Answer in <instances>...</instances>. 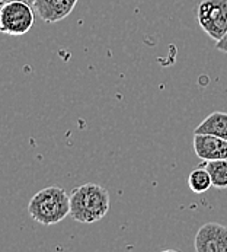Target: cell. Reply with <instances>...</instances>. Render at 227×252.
I'll return each instance as SVG.
<instances>
[{"label": "cell", "mask_w": 227, "mask_h": 252, "mask_svg": "<svg viewBox=\"0 0 227 252\" xmlns=\"http://www.w3.org/2000/svg\"><path fill=\"white\" fill-rule=\"evenodd\" d=\"M197 21L211 39L220 41L227 34V0H202L197 6Z\"/></svg>", "instance_id": "277c9868"}, {"label": "cell", "mask_w": 227, "mask_h": 252, "mask_svg": "<svg viewBox=\"0 0 227 252\" xmlns=\"http://www.w3.org/2000/svg\"><path fill=\"white\" fill-rule=\"evenodd\" d=\"M1 3H7V1H25V3H29L31 6H34L35 0H0Z\"/></svg>", "instance_id": "7c38bea8"}, {"label": "cell", "mask_w": 227, "mask_h": 252, "mask_svg": "<svg viewBox=\"0 0 227 252\" xmlns=\"http://www.w3.org/2000/svg\"><path fill=\"white\" fill-rule=\"evenodd\" d=\"M28 213L42 226H53L70 215V195L61 187H47L31 198Z\"/></svg>", "instance_id": "7a4b0ae2"}, {"label": "cell", "mask_w": 227, "mask_h": 252, "mask_svg": "<svg viewBox=\"0 0 227 252\" xmlns=\"http://www.w3.org/2000/svg\"><path fill=\"white\" fill-rule=\"evenodd\" d=\"M202 166L210 172L213 187L227 188V159L220 160H204Z\"/></svg>", "instance_id": "30bf717a"}, {"label": "cell", "mask_w": 227, "mask_h": 252, "mask_svg": "<svg viewBox=\"0 0 227 252\" xmlns=\"http://www.w3.org/2000/svg\"><path fill=\"white\" fill-rule=\"evenodd\" d=\"M34 6L25 1L1 3L0 31L6 35L21 36L28 34L35 24Z\"/></svg>", "instance_id": "3957f363"}, {"label": "cell", "mask_w": 227, "mask_h": 252, "mask_svg": "<svg viewBox=\"0 0 227 252\" xmlns=\"http://www.w3.org/2000/svg\"><path fill=\"white\" fill-rule=\"evenodd\" d=\"M194 152L202 160L227 159V140L211 134H194Z\"/></svg>", "instance_id": "8992f818"}, {"label": "cell", "mask_w": 227, "mask_h": 252, "mask_svg": "<svg viewBox=\"0 0 227 252\" xmlns=\"http://www.w3.org/2000/svg\"><path fill=\"white\" fill-rule=\"evenodd\" d=\"M188 187L194 194H204L213 187V180L210 172L204 168H195L188 175Z\"/></svg>", "instance_id": "9c48e42d"}, {"label": "cell", "mask_w": 227, "mask_h": 252, "mask_svg": "<svg viewBox=\"0 0 227 252\" xmlns=\"http://www.w3.org/2000/svg\"><path fill=\"white\" fill-rule=\"evenodd\" d=\"M77 0H35L34 7L39 18L48 24H54L67 18L75 9Z\"/></svg>", "instance_id": "52a82bcc"}, {"label": "cell", "mask_w": 227, "mask_h": 252, "mask_svg": "<svg viewBox=\"0 0 227 252\" xmlns=\"http://www.w3.org/2000/svg\"><path fill=\"white\" fill-rule=\"evenodd\" d=\"M216 48L219 50V51H222V53H226L227 54V34L220 41H217L216 42Z\"/></svg>", "instance_id": "8fae6325"}, {"label": "cell", "mask_w": 227, "mask_h": 252, "mask_svg": "<svg viewBox=\"0 0 227 252\" xmlns=\"http://www.w3.org/2000/svg\"><path fill=\"white\" fill-rule=\"evenodd\" d=\"M194 134H211L227 140V112H211L201 124H198Z\"/></svg>", "instance_id": "ba28073f"}, {"label": "cell", "mask_w": 227, "mask_h": 252, "mask_svg": "<svg viewBox=\"0 0 227 252\" xmlns=\"http://www.w3.org/2000/svg\"><path fill=\"white\" fill-rule=\"evenodd\" d=\"M197 252H227V227L220 223H205L195 235Z\"/></svg>", "instance_id": "5b68a950"}, {"label": "cell", "mask_w": 227, "mask_h": 252, "mask_svg": "<svg viewBox=\"0 0 227 252\" xmlns=\"http://www.w3.org/2000/svg\"><path fill=\"white\" fill-rule=\"evenodd\" d=\"M110 210V192L93 182L76 187L70 192V216L79 223H95Z\"/></svg>", "instance_id": "6da1fadb"}]
</instances>
